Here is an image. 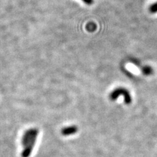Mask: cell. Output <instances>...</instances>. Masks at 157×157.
<instances>
[{"label": "cell", "mask_w": 157, "mask_h": 157, "mask_svg": "<svg viewBox=\"0 0 157 157\" xmlns=\"http://www.w3.org/2000/svg\"><path fill=\"white\" fill-rule=\"evenodd\" d=\"M38 133H39V131L36 128L29 129L27 131H26L22 139V145H23L24 147H26L27 146V145L29 143V141H31L32 138L33 137V136H35V134H38Z\"/></svg>", "instance_id": "cell-2"}, {"label": "cell", "mask_w": 157, "mask_h": 157, "mask_svg": "<svg viewBox=\"0 0 157 157\" xmlns=\"http://www.w3.org/2000/svg\"><path fill=\"white\" fill-rule=\"evenodd\" d=\"M143 72L145 75H150L152 72V69L151 67H145L143 69Z\"/></svg>", "instance_id": "cell-6"}, {"label": "cell", "mask_w": 157, "mask_h": 157, "mask_svg": "<svg viewBox=\"0 0 157 157\" xmlns=\"http://www.w3.org/2000/svg\"><path fill=\"white\" fill-rule=\"evenodd\" d=\"M37 135H38V134H35V136H33V137L32 138L31 141H29V143L27 145V146L24 147V149L22 153V157H28L29 155H31L33 149V147H34V145L35 144Z\"/></svg>", "instance_id": "cell-3"}, {"label": "cell", "mask_w": 157, "mask_h": 157, "mask_svg": "<svg viewBox=\"0 0 157 157\" xmlns=\"http://www.w3.org/2000/svg\"><path fill=\"white\" fill-rule=\"evenodd\" d=\"M78 130L77 127L75 126H68L66 128L62 129L61 133L63 136H69L72 135V134H75Z\"/></svg>", "instance_id": "cell-4"}, {"label": "cell", "mask_w": 157, "mask_h": 157, "mask_svg": "<svg viewBox=\"0 0 157 157\" xmlns=\"http://www.w3.org/2000/svg\"><path fill=\"white\" fill-rule=\"evenodd\" d=\"M83 1L88 5H91L93 3V0H83Z\"/></svg>", "instance_id": "cell-7"}, {"label": "cell", "mask_w": 157, "mask_h": 157, "mask_svg": "<svg viewBox=\"0 0 157 157\" xmlns=\"http://www.w3.org/2000/svg\"><path fill=\"white\" fill-rule=\"evenodd\" d=\"M149 11L152 13H155L157 12V2L152 4L149 7Z\"/></svg>", "instance_id": "cell-5"}, {"label": "cell", "mask_w": 157, "mask_h": 157, "mask_svg": "<svg viewBox=\"0 0 157 157\" xmlns=\"http://www.w3.org/2000/svg\"><path fill=\"white\" fill-rule=\"evenodd\" d=\"M124 96L125 102L127 104H130L132 102V97H131L129 92L124 88H119L115 89V91L111 92L110 95V98L111 100H116L119 96Z\"/></svg>", "instance_id": "cell-1"}]
</instances>
